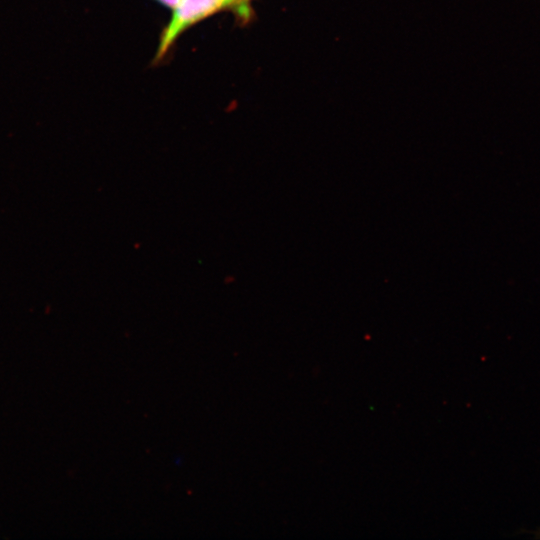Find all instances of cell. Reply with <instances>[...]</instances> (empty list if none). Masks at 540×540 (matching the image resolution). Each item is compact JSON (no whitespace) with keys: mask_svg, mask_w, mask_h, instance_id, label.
<instances>
[{"mask_svg":"<svg viewBox=\"0 0 540 540\" xmlns=\"http://www.w3.org/2000/svg\"><path fill=\"white\" fill-rule=\"evenodd\" d=\"M248 0H226V7L239 8L242 14L246 13L245 5Z\"/></svg>","mask_w":540,"mask_h":540,"instance_id":"7a4b0ae2","label":"cell"},{"mask_svg":"<svg viewBox=\"0 0 540 540\" xmlns=\"http://www.w3.org/2000/svg\"><path fill=\"white\" fill-rule=\"evenodd\" d=\"M226 7V0H181L161 37L156 60L159 61L175 39L192 24Z\"/></svg>","mask_w":540,"mask_h":540,"instance_id":"6da1fadb","label":"cell"},{"mask_svg":"<svg viewBox=\"0 0 540 540\" xmlns=\"http://www.w3.org/2000/svg\"><path fill=\"white\" fill-rule=\"evenodd\" d=\"M160 3L170 8H176L181 0H158Z\"/></svg>","mask_w":540,"mask_h":540,"instance_id":"3957f363","label":"cell"}]
</instances>
